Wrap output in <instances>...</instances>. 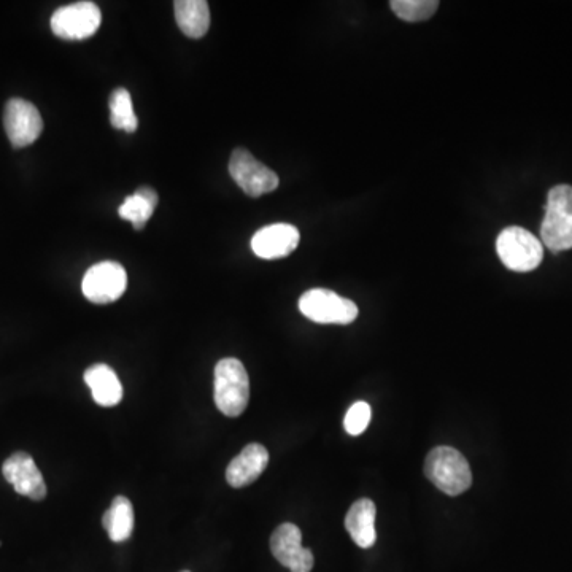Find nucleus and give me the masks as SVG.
<instances>
[{
    "label": "nucleus",
    "instance_id": "1",
    "mask_svg": "<svg viewBox=\"0 0 572 572\" xmlns=\"http://www.w3.org/2000/svg\"><path fill=\"white\" fill-rule=\"evenodd\" d=\"M213 398L226 417H239L250 401V379L244 364L236 358H225L215 368Z\"/></svg>",
    "mask_w": 572,
    "mask_h": 572
},
{
    "label": "nucleus",
    "instance_id": "2",
    "mask_svg": "<svg viewBox=\"0 0 572 572\" xmlns=\"http://www.w3.org/2000/svg\"><path fill=\"white\" fill-rule=\"evenodd\" d=\"M425 474L431 484L449 496L463 495L472 485L468 460L452 447L431 450L426 457Z\"/></svg>",
    "mask_w": 572,
    "mask_h": 572
},
{
    "label": "nucleus",
    "instance_id": "3",
    "mask_svg": "<svg viewBox=\"0 0 572 572\" xmlns=\"http://www.w3.org/2000/svg\"><path fill=\"white\" fill-rule=\"evenodd\" d=\"M542 244L552 253L572 248V186H553L547 196L541 226Z\"/></svg>",
    "mask_w": 572,
    "mask_h": 572
},
{
    "label": "nucleus",
    "instance_id": "4",
    "mask_svg": "<svg viewBox=\"0 0 572 572\" xmlns=\"http://www.w3.org/2000/svg\"><path fill=\"white\" fill-rule=\"evenodd\" d=\"M496 252L504 266L514 272L534 271L544 258L541 240L520 226H511L499 234Z\"/></svg>",
    "mask_w": 572,
    "mask_h": 572
},
{
    "label": "nucleus",
    "instance_id": "5",
    "mask_svg": "<svg viewBox=\"0 0 572 572\" xmlns=\"http://www.w3.org/2000/svg\"><path fill=\"white\" fill-rule=\"evenodd\" d=\"M299 310L304 317L320 325H350L360 314L355 302L325 288H314L302 294Z\"/></svg>",
    "mask_w": 572,
    "mask_h": 572
},
{
    "label": "nucleus",
    "instance_id": "6",
    "mask_svg": "<svg viewBox=\"0 0 572 572\" xmlns=\"http://www.w3.org/2000/svg\"><path fill=\"white\" fill-rule=\"evenodd\" d=\"M229 174L240 190L250 198H259L279 188V175L263 163H259L258 159L245 148H236L232 151Z\"/></svg>",
    "mask_w": 572,
    "mask_h": 572
},
{
    "label": "nucleus",
    "instance_id": "7",
    "mask_svg": "<svg viewBox=\"0 0 572 572\" xmlns=\"http://www.w3.org/2000/svg\"><path fill=\"white\" fill-rule=\"evenodd\" d=\"M101 8L93 2H77L56 10L51 16V31L64 40H85L101 28Z\"/></svg>",
    "mask_w": 572,
    "mask_h": 572
},
{
    "label": "nucleus",
    "instance_id": "8",
    "mask_svg": "<svg viewBox=\"0 0 572 572\" xmlns=\"http://www.w3.org/2000/svg\"><path fill=\"white\" fill-rule=\"evenodd\" d=\"M128 288V274L115 261H102L88 269L83 277L85 298L94 304H110L118 301Z\"/></svg>",
    "mask_w": 572,
    "mask_h": 572
},
{
    "label": "nucleus",
    "instance_id": "9",
    "mask_svg": "<svg viewBox=\"0 0 572 572\" xmlns=\"http://www.w3.org/2000/svg\"><path fill=\"white\" fill-rule=\"evenodd\" d=\"M4 126L13 147H29L42 134V115L31 102L10 99L5 105Z\"/></svg>",
    "mask_w": 572,
    "mask_h": 572
},
{
    "label": "nucleus",
    "instance_id": "10",
    "mask_svg": "<svg viewBox=\"0 0 572 572\" xmlns=\"http://www.w3.org/2000/svg\"><path fill=\"white\" fill-rule=\"evenodd\" d=\"M271 550L275 560L291 572H310L314 568V553L302 547V533L293 523H283L274 531Z\"/></svg>",
    "mask_w": 572,
    "mask_h": 572
},
{
    "label": "nucleus",
    "instance_id": "11",
    "mask_svg": "<svg viewBox=\"0 0 572 572\" xmlns=\"http://www.w3.org/2000/svg\"><path fill=\"white\" fill-rule=\"evenodd\" d=\"M2 474L18 495L42 501L47 496V484L34 458L26 452L13 453L2 466Z\"/></svg>",
    "mask_w": 572,
    "mask_h": 572
},
{
    "label": "nucleus",
    "instance_id": "12",
    "mask_svg": "<svg viewBox=\"0 0 572 572\" xmlns=\"http://www.w3.org/2000/svg\"><path fill=\"white\" fill-rule=\"evenodd\" d=\"M299 231L296 226L275 223L259 229L252 239V250L261 259H279L291 255L299 245Z\"/></svg>",
    "mask_w": 572,
    "mask_h": 572
},
{
    "label": "nucleus",
    "instance_id": "13",
    "mask_svg": "<svg viewBox=\"0 0 572 572\" xmlns=\"http://www.w3.org/2000/svg\"><path fill=\"white\" fill-rule=\"evenodd\" d=\"M269 464V452L261 444H248L226 469V480L234 488L253 484Z\"/></svg>",
    "mask_w": 572,
    "mask_h": 572
},
{
    "label": "nucleus",
    "instance_id": "14",
    "mask_svg": "<svg viewBox=\"0 0 572 572\" xmlns=\"http://www.w3.org/2000/svg\"><path fill=\"white\" fill-rule=\"evenodd\" d=\"M375 509L374 501L371 499H358L352 504L347 517H345V528L361 549H371L377 541V531H375Z\"/></svg>",
    "mask_w": 572,
    "mask_h": 572
},
{
    "label": "nucleus",
    "instance_id": "15",
    "mask_svg": "<svg viewBox=\"0 0 572 572\" xmlns=\"http://www.w3.org/2000/svg\"><path fill=\"white\" fill-rule=\"evenodd\" d=\"M85 382L91 388L94 401L99 406L113 407L120 404L123 398V385L116 372L107 364H94L86 369Z\"/></svg>",
    "mask_w": 572,
    "mask_h": 572
},
{
    "label": "nucleus",
    "instance_id": "16",
    "mask_svg": "<svg viewBox=\"0 0 572 572\" xmlns=\"http://www.w3.org/2000/svg\"><path fill=\"white\" fill-rule=\"evenodd\" d=\"M178 28L190 39H201L210 28L209 4L205 0H178L174 4Z\"/></svg>",
    "mask_w": 572,
    "mask_h": 572
},
{
    "label": "nucleus",
    "instance_id": "17",
    "mask_svg": "<svg viewBox=\"0 0 572 572\" xmlns=\"http://www.w3.org/2000/svg\"><path fill=\"white\" fill-rule=\"evenodd\" d=\"M156 205H158V193L150 186H140L136 193L124 199L118 213L123 220L131 221L134 229L140 231L153 217Z\"/></svg>",
    "mask_w": 572,
    "mask_h": 572
},
{
    "label": "nucleus",
    "instance_id": "18",
    "mask_svg": "<svg viewBox=\"0 0 572 572\" xmlns=\"http://www.w3.org/2000/svg\"><path fill=\"white\" fill-rule=\"evenodd\" d=\"M102 525L113 542H124L131 538L134 530V507L126 496H116L109 511L102 517Z\"/></svg>",
    "mask_w": 572,
    "mask_h": 572
},
{
    "label": "nucleus",
    "instance_id": "19",
    "mask_svg": "<svg viewBox=\"0 0 572 572\" xmlns=\"http://www.w3.org/2000/svg\"><path fill=\"white\" fill-rule=\"evenodd\" d=\"M110 123L118 131L136 132L139 128V120L134 113L128 89H115L110 96Z\"/></svg>",
    "mask_w": 572,
    "mask_h": 572
},
{
    "label": "nucleus",
    "instance_id": "20",
    "mask_svg": "<svg viewBox=\"0 0 572 572\" xmlns=\"http://www.w3.org/2000/svg\"><path fill=\"white\" fill-rule=\"evenodd\" d=\"M391 10L402 21L407 23H420L426 21L437 12V0H393L390 2Z\"/></svg>",
    "mask_w": 572,
    "mask_h": 572
},
{
    "label": "nucleus",
    "instance_id": "21",
    "mask_svg": "<svg viewBox=\"0 0 572 572\" xmlns=\"http://www.w3.org/2000/svg\"><path fill=\"white\" fill-rule=\"evenodd\" d=\"M372 409L368 402L358 401L348 409L345 415L344 428L350 436H360L371 423Z\"/></svg>",
    "mask_w": 572,
    "mask_h": 572
},
{
    "label": "nucleus",
    "instance_id": "22",
    "mask_svg": "<svg viewBox=\"0 0 572 572\" xmlns=\"http://www.w3.org/2000/svg\"><path fill=\"white\" fill-rule=\"evenodd\" d=\"M183 572H190V571H183Z\"/></svg>",
    "mask_w": 572,
    "mask_h": 572
}]
</instances>
